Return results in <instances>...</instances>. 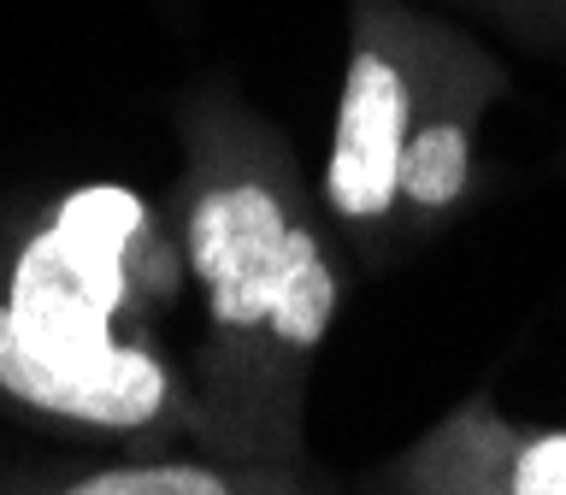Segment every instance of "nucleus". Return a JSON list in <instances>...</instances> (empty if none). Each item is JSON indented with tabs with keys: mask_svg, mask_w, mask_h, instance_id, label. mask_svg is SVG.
I'll return each mask as SVG.
<instances>
[{
	"mask_svg": "<svg viewBox=\"0 0 566 495\" xmlns=\"http://www.w3.org/2000/svg\"><path fill=\"white\" fill-rule=\"evenodd\" d=\"M166 224L195 295V454L307 466V383L343 313L336 230L290 136L230 83L177 101Z\"/></svg>",
	"mask_w": 566,
	"mask_h": 495,
	"instance_id": "1",
	"label": "nucleus"
},
{
	"mask_svg": "<svg viewBox=\"0 0 566 495\" xmlns=\"http://www.w3.org/2000/svg\"><path fill=\"white\" fill-rule=\"evenodd\" d=\"M184 289L166 207L77 183L0 247V407L48 431L195 449V396L166 313Z\"/></svg>",
	"mask_w": 566,
	"mask_h": 495,
	"instance_id": "2",
	"label": "nucleus"
},
{
	"mask_svg": "<svg viewBox=\"0 0 566 495\" xmlns=\"http://www.w3.org/2000/svg\"><path fill=\"white\" fill-rule=\"evenodd\" d=\"M507 65L424 0H348V65L318 207L366 272L413 254L472 201Z\"/></svg>",
	"mask_w": 566,
	"mask_h": 495,
	"instance_id": "3",
	"label": "nucleus"
},
{
	"mask_svg": "<svg viewBox=\"0 0 566 495\" xmlns=\"http://www.w3.org/2000/svg\"><path fill=\"white\" fill-rule=\"evenodd\" d=\"M371 495H566V424H525L467 396L371 472Z\"/></svg>",
	"mask_w": 566,
	"mask_h": 495,
	"instance_id": "4",
	"label": "nucleus"
},
{
	"mask_svg": "<svg viewBox=\"0 0 566 495\" xmlns=\"http://www.w3.org/2000/svg\"><path fill=\"white\" fill-rule=\"evenodd\" d=\"M35 495H331V489L313 466H242V460L171 449L71 472Z\"/></svg>",
	"mask_w": 566,
	"mask_h": 495,
	"instance_id": "5",
	"label": "nucleus"
},
{
	"mask_svg": "<svg viewBox=\"0 0 566 495\" xmlns=\"http://www.w3.org/2000/svg\"><path fill=\"white\" fill-rule=\"evenodd\" d=\"M437 12H467V18H484L502 35L525 48H548V53H566V0H424Z\"/></svg>",
	"mask_w": 566,
	"mask_h": 495,
	"instance_id": "6",
	"label": "nucleus"
}]
</instances>
